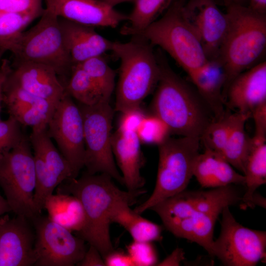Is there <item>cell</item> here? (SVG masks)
<instances>
[{
	"label": "cell",
	"mask_w": 266,
	"mask_h": 266,
	"mask_svg": "<svg viewBox=\"0 0 266 266\" xmlns=\"http://www.w3.org/2000/svg\"><path fill=\"white\" fill-rule=\"evenodd\" d=\"M156 54L160 73L152 102L153 115L170 133L200 139L215 119L213 112L196 89L171 69L161 51Z\"/></svg>",
	"instance_id": "6da1fadb"
},
{
	"label": "cell",
	"mask_w": 266,
	"mask_h": 266,
	"mask_svg": "<svg viewBox=\"0 0 266 266\" xmlns=\"http://www.w3.org/2000/svg\"><path fill=\"white\" fill-rule=\"evenodd\" d=\"M66 181L58 186L57 193L77 197L85 213V224L77 236L96 247L103 258L113 249L109 233L113 208L122 200L135 202L145 191L142 189L133 192L121 190L110 176L104 173H86L79 178Z\"/></svg>",
	"instance_id": "7a4b0ae2"
},
{
	"label": "cell",
	"mask_w": 266,
	"mask_h": 266,
	"mask_svg": "<svg viewBox=\"0 0 266 266\" xmlns=\"http://www.w3.org/2000/svg\"><path fill=\"white\" fill-rule=\"evenodd\" d=\"M226 14L228 28L219 56L226 77L224 99L230 83L259 63L266 48V14L240 4L227 6Z\"/></svg>",
	"instance_id": "3957f363"
},
{
	"label": "cell",
	"mask_w": 266,
	"mask_h": 266,
	"mask_svg": "<svg viewBox=\"0 0 266 266\" xmlns=\"http://www.w3.org/2000/svg\"><path fill=\"white\" fill-rule=\"evenodd\" d=\"M131 36L128 42L113 41L111 51L120 62L115 110L121 113L139 108L160 77V66L153 45L141 36Z\"/></svg>",
	"instance_id": "277c9868"
},
{
	"label": "cell",
	"mask_w": 266,
	"mask_h": 266,
	"mask_svg": "<svg viewBox=\"0 0 266 266\" xmlns=\"http://www.w3.org/2000/svg\"><path fill=\"white\" fill-rule=\"evenodd\" d=\"M185 1L175 0L161 18L133 35L141 36L153 46L160 47L188 73L208 59L198 36L183 15Z\"/></svg>",
	"instance_id": "5b68a950"
},
{
	"label": "cell",
	"mask_w": 266,
	"mask_h": 266,
	"mask_svg": "<svg viewBox=\"0 0 266 266\" xmlns=\"http://www.w3.org/2000/svg\"><path fill=\"white\" fill-rule=\"evenodd\" d=\"M17 63L43 64L53 68L59 76H69L73 64L65 47L59 18L44 8L38 22L22 32L7 48Z\"/></svg>",
	"instance_id": "8992f818"
},
{
	"label": "cell",
	"mask_w": 266,
	"mask_h": 266,
	"mask_svg": "<svg viewBox=\"0 0 266 266\" xmlns=\"http://www.w3.org/2000/svg\"><path fill=\"white\" fill-rule=\"evenodd\" d=\"M200 139L167 137L158 144L159 164L155 186L149 198L133 211L141 214L159 202L185 190L193 176Z\"/></svg>",
	"instance_id": "52a82bcc"
},
{
	"label": "cell",
	"mask_w": 266,
	"mask_h": 266,
	"mask_svg": "<svg viewBox=\"0 0 266 266\" xmlns=\"http://www.w3.org/2000/svg\"><path fill=\"white\" fill-rule=\"evenodd\" d=\"M35 184L33 153L24 134L17 145L0 155V187L11 211L31 222L38 215L33 201Z\"/></svg>",
	"instance_id": "ba28073f"
},
{
	"label": "cell",
	"mask_w": 266,
	"mask_h": 266,
	"mask_svg": "<svg viewBox=\"0 0 266 266\" xmlns=\"http://www.w3.org/2000/svg\"><path fill=\"white\" fill-rule=\"evenodd\" d=\"M82 116L85 142L84 166L90 174L104 173L124 185L111 147L114 109L109 101L78 105Z\"/></svg>",
	"instance_id": "9c48e42d"
},
{
	"label": "cell",
	"mask_w": 266,
	"mask_h": 266,
	"mask_svg": "<svg viewBox=\"0 0 266 266\" xmlns=\"http://www.w3.org/2000/svg\"><path fill=\"white\" fill-rule=\"evenodd\" d=\"M221 232L214 240L213 257L225 266H254L266 257V233L245 227L226 206L222 213Z\"/></svg>",
	"instance_id": "30bf717a"
},
{
	"label": "cell",
	"mask_w": 266,
	"mask_h": 266,
	"mask_svg": "<svg viewBox=\"0 0 266 266\" xmlns=\"http://www.w3.org/2000/svg\"><path fill=\"white\" fill-rule=\"evenodd\" d=\"M29 138L33 150L35 173L33 201L35 211L39 214L54 190L73 176L69 164L54 145L47 125L32 128Z\"/></svg>",
	"instance_id": "8fae6325"
},
{
	"label": "cell",
	"mask_w": 266,
	"mask_h": 266,
	"mask_svg": "<svg viewBox=\"0 0 266 266\" xmlns=\"http://www.w3.org/2000/svg\"><path fill=\"white\" fill-rule=\"evenodd\" d=\"M31 222L35 232L34 266H73L82 260L87 250L83 239L40 214Z\"/></svg>",
	"instance_id": "7c38bea8"
},
{
	"label": "cell",
	"mask_w": 266,
	"mask_h": 266,
	"mask_svg": "<svg viewBox=\"0 0 266 266\" xmlns=\"http://www.w3.org/2000/svg\"><path fill=\"white\" fill-rule=\"evenodd\" d=\"M47 131L69 164L73 178H77L84 166L83 122L78 105L66 92L58 103L48 121Z\"/></svg>",
	"instance_id": "4fadbf2b"
},
{
	"label": "cell",
	"mask_w": 266,
	"mask_h": 266,
	"mask_svg": "<svg viewBox=\"0 0 266 266\" xmlns=\"http://www.w3.org/2000/svg\"><path fill=\"white\" fill-rule=\"evenodd\" d=\"M234 185L208 191H183L152 206L163 223L185 218L195 212L221 214L226 206L241 202L243 194Z\"/></svg>",
	"instance_id": "5bb4252c"
},
{
	"label": "cell",
	"mask_w": 266,
	"mask_h": 266,
	"mask_svg": "<svg viewBox=\"0 0 266 266\" xmlns=\"http://www.w3.org/2000/svg\"><path fill=\"white\" fill-rule=\"evenodd\" d=\"M183 15L198 36L208 60L219 58L228 19L215 0H186Z\"/></svg>",
	"instance_id": "9a60e30c"
},
{
	"label": "cell",
	"mask_w": 266,
	"mask_h": 266,
	"mask_svg": "<svg viewBox=\"0 0 266 266\" xmlns=\"http://www.w3.org/2000/svg\"><path fill=\"white\" fill-rule=\"evenodd\" d=\"M26 217H0V266H34L35 232Z\"/></svg>",
	"instance_id": "2e32d148"
},
{
	"label": "cell",
	"mask_w": 266,
	"mask_h": 266,
	"mask_svg": "<svg viewBox=\"0 0 266 266\" xmlns=\"http://www.w3.org/2000/svg\"><path fill=\"white\" fill-rule=\"evenodd\" d=\"M45 8L59 18L93 27L115 28L128 20L102 0H44Z\"/></svg>",
	"instance_id": "e0dca14e"
},
{
	"label": "cell",
	"mask_w": 266,
	"mask_h": 266,
	"mask_svg": "<svg viewBox=\"0 0 266 266\" xmlns=\"http://www.w3.org/2000/svg\"><path fill=\"white\" fill-rule=\"evenodd\" d=\"M225 106L235 112L250 114L266 102V62L262 61L236 76L224 94Z\"/></svg>",
	"instance_id": "ac0fdd59"
},
{
	"label": "cell",
	"mask_w": 266,
	"mask_h": 266,
	"mask_svg": "<svg viewBox=\"0 0 266 266\" xmlns=\"http://www.w3.org/2000/svg\"><path fill=\"white\" fill-rule=\"evenodd\" d=\"M6 82L56 104L66 93L65 85L55 70L37 63H17Z\"/></svg>",
	"instance_id": "d6986e66"
},
{
	"label": "cell",
	"mask_w": 266,
	"mask_h": 266,
	"mask_svg": "<svg viewBox=\"0 0 266 266\" xmlns=\"http://www.w3.org/2000/svg\"><path fill=\"white\" fill-rule=\"evenodd\" d=\"M59 23L73 66L111 51L113 41L100 34L94 27L61 18Z\"/></svg>",
	"instance_id": "ffe728a7"
},
{
	"label": "cell",
	"mask_w": 266,
	"mask_h": 266,
	"mask_svg": "<svg viewBox=\"0 0 266 266\" xmlns=\"http://www.w3.org/2000/svg\"><path fill=\"white\" fill-rule=\"evenodd\" d=\"M111 142L127 190L133 192L142 189L145 183L140 173L143 162L136 132L118 129L112 134Z\"/></svg>",
	"instance_id": "44dd1931"
},
{
	"label": "cell",
	"mask_w": 266,
	"mask_h": 266,
	"mask_svg": "<svg viewBox=\"0 0 266 266\" xmlns=\"http://www.w3.org/2000/svg\"><path fill=\"white\" fill-rule=\"evenodd\" d=\"M187 74L215 119L222 116L226 110L223 96L226 77L219 58L207 60L202 66Z\"/></svg>",
	"instance_id": "7402d4cb"
},
{
	"label": "cell",
	"mask_w": 266,
	"mask_h": 266,
	"mask_svg": "<svg viewBox=\"0 0 266 266\" xmlns=\"http://www.w3.org/2000/svg\"><path fill=\"white\" fill-rule=\"evenodd\" d=\"M193 176L205 188L227 186H244L245 177L219 153L207 148L198 154L193 167Z\"/></svg>",
	"instance_id": "603a6c76"
},
{
	"label": "cell",
	"mask_w": 266,
	"mask_h": 266,
	"mask_svg": "<svg viewBox=\"0 0 266 266\" xmlns=\"http://www.w3.org/2000/svg\"><path fill=\"white\" fill-rule=\"evenodd\" d=\"M219 215L196 212L187 217L163 224L176 237L197 243L213 257L214 229Z\"/></svg>",
	"instance_id": "cb8c5ba5"
},
{
	"label": "cell",
	"mask_w": 266,
	"mask_h": 266,
	"mask_svg": "<svg viewBox=\"0 0 266 266\" xmlns=\"http://www.w3.org/2000/svg\"><path fill=\"white\" fill-rule=\"evenodd\" d=\"M266 137L254 135L246 160L243 175L245 190L241 199L243 207L256 205V190L266 183Z\"/></svg>",
	"instance_id": "d4e9b609"
},
{
	"label": "cell",
	"mask_w": 266,
	"mask_h": 266,
	"mask_svg": "<svg viewBox=\"0 0 266 266\" xmlns=\"http://www.w3.org/2000/svg\"><path fill=\"white\" fill-rule=\"evenodd\" d=\"M133 203L129 200L119 202L112 211L111 222L117 223L124 228L133 241L150 242L161 241L162 227L132 210L130 206Z\"/></svg>",
	"instance_id": "484cf974"
},
{
	"label": "cell",
	"mask_w": 266,
	"mask_h": 266,
	"mask_svg": "<svg viewBox=\"0 0 266 266\" xmlns=\"http://www.w3.org/2000/svg\"><path fill=\"white\" fill-rule=\"evenodd\" d=\"M44 209L52 221L69 231H80L85 224V213L80 200L66 193L52 194L46 200Z\"/></svg>",
	"instance_id": "4316f807"
},
{
	"label": "cell",
	"mask_w": 266,
	"mask_h": 266,
	"mask_svg": "<svg viewBox=\"0 0 266 266\" xmlns=\"http://www.w3.org/2000/svg\"><path fill=\"white\" fill-rule=\"evenodd\" d=\"M250 114L237 112L232 130L221 155L243 174L245 164L251 146V138L245 130Z\"/></svg>",
	"instance_id": "83f0119b"
},
{
	"label": "cell",
	"mask_w": 266,
	"mask_h": 266,
	"mask_svg": "<svg viewBox=\"0 0 266 266\" xmlns=\"http://www.w3.org/2000/svg\"><path fill=\"white\" fill-rule=\"evenodd\" d=\"M175 0H135L128 16L129 24L121 30L124 35H133L143 30L165 12Z\"/></svg>",
	"instance_id": "f1b7e54d"
},
{
	"label": "cell",
	"mask_w": 266,
	"mask_h": 266,
	"mask_svg": "<svg viewBox=\"0 0 266 266\" xmlns=\"http://www.w3.org/2000/svg\"><path fill=\"white\" fill-rule=\"evenodd\" d=\"M65 90L68 95L82 104L92 105L101 101H105L80 65L72 66L69 78L65 84Z\"/></svg>",
	"instance_id": "f546056e"
},
{
	"label": "cell",
	"mask_w": 266,
	"mask_h": 266,
	"mask_svg": "<svg viewBox=\"0 0 266 266\" xmlns=\"http://www.w3.org/2000/svg\"><path fill=\"white\" fill-rule=\"evenodd\" d=\"M237 112L226 110L220 118L211 122L200 138L204 148L221 155L236 119Z\"/></svg>",
	"instance_id": "4dcf8cb0"
},
{
	"label": "cell",
	"mask_w": 266,
	"mask_h": 266,
	"mask_svg": "<svg viewBox=\"0 0 266 266\" xmlns=\"http://www.w3.org/2000/svg\"><path fill=\"white\" fill-rule=\"evenodd\" d=\"M80 65L100 91L102 99L110 101L115 88L116 72L103 55L92 58Z\"/></svg>",
	"instance_id": "1f68e13d"
},
{
	"label": "cell",
	"mask_w": 266,
	"mask_h": 266,
	"mask_svg": "<svg viewBox=\"0 0 266 266\" xmlns=\"http://www.w3.org/2000/svg\"><path fill=\"white\" fill-rule=\"evenodd\" d=\"M3 103L8 113L23 108H38L52 116L57 104L36 97L23 89L6 82L3 89Z\"/></svg>",
	"instance_id": "d6a6232c"
},
{
	"label": "cell",
	"mask_w": 266,
	"mask_h": 266,
	"mask_svg": "<svg viewBox=\"0 0 266 266\" xmlns=\"http://www.w3.org/2000/svg\"><path fill=\"white\" fill-rule=\"evenodd\" d=\"M40 16L0 11V49L6 51L9 44L32 21Z\"/></svg>",
	"instance_id": "836d02e7"
},
{
	"label": "cell",
	"mask_w": 266,
	"mask_h": 266,
	"mask_svg": "<svg viewBox=\"0 0 266 266\" xmlns=\"http://www.w3.org/2000/svg\"><path fill=\"white\" fill-rule=\"evenodd\" d=\"M136 132L140 141L157 145L170 133L165 123L154 115L145 116Z\"/></svg>",
	"instance_id": "e575fe53"
},
{
	"label": "cell",
	"mask_w": 266,
	"mask_h": 266,
	"mask_svg": "<svg viewBox=\"0 0 266 266\" xmlns=\"http://www.w3.org/2000/svg\"><path fill=\"white\" fill-rule=\"evenodd\" d=\"M21 125L13 117L0 121V155L5 153L21 141L24 135Z\"/></svg>",
	"instance_id": "d590c367"
},
{
	"label": "cell",
	"mask_w": 266,
	"mask_h": 266,
	"mask_svg": "<svg viewBox=\"0 0 266 266\" xmlns=\"http://www.w3.org/2000/svg\"><path fill=\"white\" fill-rule=\"evenodd\" d=\"M127 249L134 266L157 265L158 256L152 242L133 240Z\"/></svg>",
	"instance_id": "8d00e7d4"
},
{
	"label": "cell",
	"mask_w": 266,
	"mask_h": 266,
	"mask_svg": "<svg viewBox=\"0 0 266 266\" xmlns=\"http://www.w3.org/2000/svg\"><path fill=\"white\" fill-rule=\"evenodd\" d=\"M44 0H0V11L40 16L43 11Z\"/></svg>",
	"instance_id": "74e56055"
},
{
	"label": "cell",
	"mask_w": 266,
	"mask_h": 266,
	"mask_svg": "<svg viewBox=\"0 0 266 266\" xmlns=\"http://www.w3.org/2000/svg\"><path fill=\"white\" fill-rule=\"evenodd\" d=\"M118 130L136 131L141 121L145 116L140 108L122 113Z\"/></svg>",
	"instance_id": "f35d334b"
},
{
	"label": "cell",
	"mask_w": 266,
	"mask_h": 266,
	"mask_svg": "<svg viewBox=\"0 0 266 266\" xmlns=\"http://www.w3.org/2000/svg\"><path fill=\"white\" fill-rule=\"evenodd\" d=\"M103 259L106 266H134L128 253L121 250L113 249Z\"/></svg>",
	"instance_id": "ab89813d"
},
{
	"label": "cell",
	"mask_w": 266,
	"mask_h": 266,
	"mask_svg": "<svg viewBox=\"0 0 266 266\" xmlns=\"http://www.w3.org/2000/svg\"><path fill=\"white\" fill-rule=\"evenodd\" d=\"M255 126L254 135L266 137V102L256 107L251 113Z\"/></svg>",
	"instance_id": "60d3db41"
},
{
	"label": "cell",
	"mask_w": 266,
	"mask_h": 266,
	"mask_svg": "<svg viewBox=\"0 0 266 266\" xmlns=\"http://www.w3.org/2000/svg\"><path fill=\"white\" fill-rule=\"evenodd\" d=\"M76 266H105L103 259L98 250L90 245L83 258Z\"/></svg>",
	"instance_id": "b9f144b4"
},
{
	"label": "cell",
	"mask_w": 266,
	"mask_h": 266,
	"mask_svg": "<svg viewBox=\"0 0 266 266\" xmlns=\"http://www.w3.org/2000/svg\"><path fill=\"white\" fill-rule=\"evenodd\" d=\"M11 69L9 61L6 59L2 60L0 65V121L2 104L3 103L4 86Z\"/></svg>",
	"instance_id": "7bdbcfd3"
},
{
	"label": "cell",
	"mask_w": 266,
	"mask_h": 266,
	"mask_svg": "<svg viewBox=\"0 0 266 266\" xmlns=\"http://www.w3.org/2000/svg\"><path fill=\"white\" fill-rule=\"evenodd\" d=\"M184 253L181 248H177L158 266H179L180 262L184 259Z\"/></svg>",
	"instance_id": "ee69618b"
},
{
	"label": "cell",
	"mask_w": 266,
	"mask_h": 266,
	"mask_svg": "<svg viewBox=\"0 0 266 266\" xmlns=\"http://www.w3.org/2000/svg\"><path fill=\"white\" fill-rule=\"evenodd\" d=\"M248 6L252 10L262 14H266V0H249Z\"/></svg>",
	"instance_id": "f6af8a7d"
},
{
	"label": "cell",
	"mask_w": 266,
	"mask_h": 266,
	"mask_svg": "<svg viewBox=\"0 0 266 266\" xmlns=\"http://www.w3.org/2000/svg\"><path fill=\"white\" fill-rule=\"evenodd\" d=\"M11 211V209L6 199L0 194V217Z\"/></svg>",
	"instance_id": "bcb514c9"
},
{
	"label": "cell",
	"mask_w": 266,
	"mask_h": 266,
	"mask_svg": "<svg viewBox=\"0 0 266 266\" xmlns=\"http://www.w3.org/2000/svg\"><path fill=\"white\" fill-rule=\"evenodd\" d=\"M110 6L114 7L116 5L126 2H133L135 0H102Z\"/></svg>",
	"instance_id": "7dc6e473"
},
{
	"label": "cell",
	"mask_w": 266,
	"mask_h": 266,
	"mask_svg": "<svg viewBox=\"0 0 266 266\" xmlns=\"http://www.w3.org/2000/svg\"><path fill=\"white\" fill-rule=\"evenodd\" d=\"M247 0H223L226 6L232 4H240L245 5L244 4Z\"/></svg>",
	"instance_id": "c3c4849f"
},
{
	"label": "cell",
	"mask_w": 266,
	"mask_h": 266,
	"mask_svg": "<svg viewBox=\"0 0 266 266\" xmlns=\"http://www.w3.org/2000/svg\"><path fill=\"white\" fill-rule=\"evenodd\" d=\"M4 52H5V51L0 49V62L2 60V57L3 55L4 54Z\"/></svg>",
	"instance_id": "681fc988"
}]
</instances>
